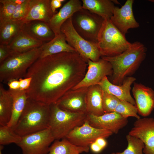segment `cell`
I'll return each mask as SVG.
<instances>
[{
	"mask_svg": "<svg viewBox=\"0 0 154 154\" xmlns=\"http://www.w3.org/2000/svg\"><path fill=\"white\" fill-rule=\"evenodd\" d=\"M133 0H127L121 7L115 6L110 20L114 25L124 35L130 29L138 28L139 23L134 16Z\"/></svg>",
	"mask_w": 154,
	"mask_h": 154,
	"instance_id": "4fadbf2b",
	"label": "cell"
},
{
	"mask_svg": "<svg viewBox=\"0 0 154 154\" xmlns=\"http://www.w3.org/2000/svg\"><path fill=\"white\" fill-rule=\"evenodd\" d=\"M43 44L42 41L31 37L22 30L8 46L12 53H21L40 47Z\"/></svg>",
	"mask_w": 154,
	"mask_h": 154,
	"instance_id": "603a6c76",
	"label": "cell"
},
{
	"mask_svg": "<svg viewBox=\"0 0 154 154\" xmlns=\"http://www.w3.org/2000/svg\"><path fill=\"white\" fill-rule=\"evenodd\" d=\"M87 63L76 52L39 58L24 77L31 78L26 90L28 98L49 105L55 104L83 78Z\"/></svg>",
	"mask_w": 154,
	"mask_h": 154,
	"instance_id": "6da1fadb",
	"label": "cell"
},
{
	"mask_svg": "<svg viewBox=\"0 0 154 154\" xmlns=\"http://www.w3.org/2000/svg\"><path fill=\"white\" fill-rule=\"evenodd\" d=\"M20 82V88L19 89L26 90L29 88L31 81V78L27 77L24 78H21L19 80Z\"/></svg>",
	"mask_w": 154,
	"mask_h": 154,
	"instance_id": "d590c367",
	"label": "cell"
},
{
	"mask_svg": "<svg viewBox=\"0 0 154 154\" xmlns=\"http://www.w3.org/2000/svg\"><path fill=\"white\" fill-rule=\"evenodd\" d=\"M102 56H112L121 54L131 43L114 25L110 19H105L97 38Z\"/></svg>",
	"mask_w": 154,
	"mask_h": 154,
	"instance_id": "8992f818",
	"label": "cell"
},
{
	"mask_svg": "<svg viewBox=\"0 0 154 154\" xmlns=\"http://www.w3.org/2000/svg\"><path fill=\"white\" fill-rule=\"evenodd\" d=\"M88 88L71 90L66 93L55 104L63 110L87 114L86 96Z\"/></svg>",
	"mask_w": 154,
	"mask_h": 154,
	"instance_id": "5bb4252c",
	"label": "cell"
},
{
	"mask_svg": "<svg viewBox=\"0 0 154 154\" xmlns=\"http://www.w3.org/2000/svg\"><path fill=\"white\" fill-rule=\"evenodd\" d=\"M80 153H79L78 152H76L74 153L73 154H80Z\"/></svg>",
	"mask_w": 154,
	"mask_h": 154,
	"instance_id": "ee69618b",
	"label": "cell"
},
{
	"mask_svg": "<svg viewBox=\"0 0 154 154\" xmlns=\"http://www.w3.org/2000/svg\"><path fill=\"white\" fill-rule=\"evenodd\" d=\"M120 100L116 96L103 90L102 104L105 114L114 112Z\"/></svg>",
	"mask_w": 154,
	"mask_h": 154,
	"instance_id": "d6a6232c",
	"label": "cell"
},
{
	"mask_svg": "<svg viewBox=\"0 0 154 154\" xmlns=\"http://www.w3.org/2000/svg\"><path fill=\"white\" fill-rule=\"evenodd\" d=\"M55 139L49 127L22 137L17 145L23 154H47Z\"/></svg>",
	"mask_w": 154,
	"mask_h": 154,
	"instance_id": "9c48e42d",
	"label": "cell"
},
{
	"mask_svg": "<svg viewBox=\"0 0 154 154\" xmlns=\"http://www.w3.org/2000/svg\"><path fill=\"white\" fill-rule=\"evenodd\" d=\"M103 90L98 84L88 87L86 96L87 114L99 116L104 114L102 104Z\"/></svg>",
	"mask_w": 154,
	"mask_h": 154,
	"instance_id": "44dd1931",
	"label": "cell"
},
{
	"mask_svg": "<svg viewBox=\"0 0 154 154\" xmlns=\"http://www.w3.org/2000/svg\"><path fill=\"white\" fill-rule=\"evenodd\" d=\"M64 0H50V5L51 9L54 12H57L56 9L60 7L62 2L64 1Z\"/></svg>",
	"mask_w": 154,
	"mask_h": 154,
	"instance_id": "8d00e7d4",
	"label": "cell"
},
{
	"mask_svg": "<svg viewBox=\"0 0 154 154\" xmlns=\"http://www.w3.org/2000/svg\"><path fill=\"white\" fill-rule=\"evenodd\" d=\"M60 32L65 35L68 43L87 63L88 60L96 62L100 58L102 55L98 43L88 41L81 37L74 29L71 18L62 24Z\"/></svg>",
	"mask_w": 154,
	"mask_h": 154,
	"instance_id": "52a82bcc",
	"label": "cell"
},
{
	"mask_svg": "<svg viewBox=\"0 0 154 154\" xmlns=\"http://www.w3.org/2000/svg\"><path fill=\"white\" fill-rule=\"evenodd\" d=\"M127 142V147L123 151L117 152L116 154H144V144L139 139L129 134L126 136Z\"/></svg>",
	"mask_w": 154,
	"mask_h": 154,
	"instance_id": "f546056e",
	"label": "cell"
},
{
	"mask_svg": "<svg viewBox=\"0 0 154 154\" xmlns=\"http://www.w3.org/2000/svg\"><path fill=\"white\" fill-rule=\"evenodd\" d=\"M82 8V1L70 0L53 16L48 24L55 36L61 33L60 28L62 24L75 13Z\"/></svg>",
	"mask_w": 154,
	"mask_h": 154,
	"instance_id": "ac0fdd59",
	"label": "cell"
},
{
	"mask_svg": "<svg viewBox=\"0 0 154 154\" xmlns=\"http://www.w3.org/2000/svg\"><path fill=\"white\" fill-rule=\"evenodd\" d=\"M23 31L33 38L43 42L52 39L55 35L48 23L35 20L24 23Z\"/></svg>",
	"mask_w": 154,
	"mask_h": 154,
	"instance_id": "ffe728a7",
	"label": "cell"
},
{
	"mask_svg": "<svg viewBox=\"0 0 154 154\" xmlns=\"http://www.w3.org/2000/svg\"><path fill=\"white\" fill-rule=\"evenodd\" d=\"M12 2L14 3L16 5L22 4L27 0H11Z\"/></svg>",
	"mask_w": 154,
	"mask_h": 154,
	"instance_id": "60d3db41",
	"label": "cell"
},
{
	"mask_svg": "<svg viewBox=\"0 0 154 154\" xmlns=\"http://www.w3.org/2000/svg\"><path fill=\"white\" fill-rule=\"evenodd\" d=\"M129 134L141 140L144 144V154H154V118L137 119Z\"/></svg>",
	"mask_w": 154,
	"mask_h": 154,
	"instance_id": "7c38bea8",
	"label": "cell"
},
{
	"mask_svg": "<svg viewBox=\"0 0 154 154\" xmlns=\"http://www.w3.org/2000/svg\"><path fill=\"white\" fill-rule=\"evenodd\" d=\"M22 137L14 131L13 128L7 125L0 126V145H4L12 143L17 145Z\"/></svg>",
	"mask_w": 154,
	"mask_h": 154,
	"instance_id": "f1b7e54d",
	"label": "cell"
},
{
	"mask_svg": "<svg viewBox=\"0 0 154 154\" xmlns=\"http://www.w3.org/2000/svg\"><path fill=\"white\" fill-rule=\"evenodd\" d=\"M16 7L11 0H0V23L11 20Z\"/></svg>",
	"mask_w": 154,
	"mask_h": 154,
	"instance_id": "1f68e13d",
	"label": "cell"
},
{
	"mask_svg": "<svg viewBox=\"0 0 154 154\" xmlns=\"http://www.w3.org/2000/svg\"><path fill=\"white\" fill-rule=\"evenodd\" d=\"M30 0H27L25 3L16 5V8L11 20L22 21L28 14L30 9Z\"/></svg>",
	"mask_w": 154,
	"mask_h": 154,
	"instance_id": "836d02e7",
	"label": "cell"
},
{
	"mask_svg": "<svg viewBox=\"0 0 154 154\" xmlns=\"http://www.w3.org/2000/svg\"><path fill=\"white\" fill-rule=\"evenodd\" d=\"M24 24L22 21L11 20L0 23V44L8 45L23 30Z\"/></svg>",
	"mask_w": 154,
	"mask_h": 154,
	"instance_id": "4316f807",
	"label": "cell"
},
{
	"mask_svg": "<svg viewBox=\"0 0 154 154\" xmlns=\"http://www.w3.org/2000/svg\"><path fill=\"white\" fill-rule=\"evenodd\" d=\"M12 53L8 45L0 44V64Z\"/></svg>",
	"mask_w": 154,
	"mask_h": 154,
	"instance_id": "e575fe53",
	"label": "cell"
},
{
	"mask_svg": "<svg viewBox=\"0 0 154 154\" xmlns=\"http://www.w3.org/2000/svg\"><path fill=\"white\" fill-rule=\"evenodd\" d=\"M41 47L21 53H13L0 64V82H9L24 78L30 67L39 58Z\"/></svg>",
	"mask_w": 154,
	"mask_h": 154,
	"instance_id": "277c9868",
	"label": "cell"
},
{
	"mask_svg": "<svg viewBox=\"0 0 154 154\" xmlns=\"http://www.w3.org/2000/svg\"><path fill=\"white\" fill-rule=\"evenodd\" d=\"M3 149V146L2 145H0V154H2V150Z\"/></svg>",
	"mask_w": 154,
	"mask_h": 154,
	"instance_id": "b9f144b4",
	"label": "cell"
},
{
	"mask_svg": "<svg viewBox=\"0 0 154 154\" xmlns=\"http://www.w3.org/2000/svg\"><path fill=\"white\" fill-rule=\"evenodd\" d=\"M135 80V78L128 76L125 78L121 85H117L111 83L106 76L98 84L103 90L114 96L120 100L127 101L135 105V100L132 97L130 92L131 86Z\"/></svg>",
	"mask_w": 154,
	"mask_h": 154,
	"instance_id": "e0dca14e",
	"label": "cell"
},
{
	"mask_svg": "<svg viewBox=\"0 0 154 154\" xmlns=\"http://www.w3.org/2000/svg\"><path fill=\"white\" fill-rule=\"evenodd\" d=\"M113 134L108 130L92 126L86 119L82 125L74 129L65 138L76 146L89 147L98 138L106 139Z\"/></svg>",
	"mask_w": 154,
	"mask_h": 154,
	"instance_id": "30bf717a",
	"label": "cell"
},
{
	"mask_svg": "<svg viewBox=\"0 0 154 154\" xmlns=\"http://www.w3.org/2000/svg\"><path fill=\"white\" fill-rule=\"evenodd\" d=\"M132 92L138 114L144 117L149 115L154 109V91L141 84L135 82Z\"/></svg>",
	"mask_w": 154,
	"mask_h": 154,
	"instance_id": "2e32d148",
	"label": "cell"
},
{
	"mask_svg": "<svg viewBox=\"0 0 154 154\" xmlns=\"http://www.w3.org/2000/svg\"><path fill=\"white\" fill-rule=\"evenodd\" d=\"M146 51L143 44L136 41L131 43L130 47L121 54L112 56H102L112 66V83L121 85L127 76L133 73L144 60Z\"/></svg>",
	"mask_w": 154,
	"mask_h": 154,
	"instance_id": "7a4b0ae2",
	"label": "cell"
},
{
	"mask_svg": "<svg viewBox=\"0 0 154 154\" xmlns=\"http://www.w3.org/2000/svg\"><path fill=\"white\" fill-rule=\"evenodd\" d=\"M89 147H81L72 144L66 138L55 140L50 145L47 154H73L88 152Z\"/></svg>",
	"mask_w": 154,
	"mask_h": 154,
	"instance_id": "83f0119b",
	"label": "cell"
},
{
	"mask_svg": "<svg viewBox=\"0 0 154 154\" xmlns=\"http://www.w3.org/2000/svg\"><path fill=\"white\" fill-rule=\"evenodd\" d=\"M13 99L12 94L0 84V125H7L12 116Z\"/></svg>",
	"mask_w": 154,
	"mask_h": 154,
	"instance_id": "d4e9b609",
	"label": "cell"
},
{
	"mask_svg": "<svg viewBox=\"0 0 154 154\" xmlns=\"http://www.w3.org/2000/svg\"><path fill=\"white\" fill-rule=\"evenodd\" d=\"M50 105L28 98L16 125L15 132L21 137L49 128Z\"/></svg>",
	"mask_w": 154,
	"mask_h": 154,
	"instance_id": "3957f363",
	"label": "cell"
},
{
	"mask_svg": "<svg viewBox=\"0 0 154 154\" xmlns=\"http://www.w3.org/2000/svg\"><path fill=\"white\" fill-rule=\"evenodd\" d=\"M49 127L55 139L65 138L76 128L86 120L87 114L70 112L59 108L56 104L50 105Z\"/></svg>",
	"mask_w": 154,
	"mask_h": 154,
	"instance_id": "5b68a950",
	"label": "cell"
},
{
	"mask_svg": "<svg viewBox=\"0 0 154 154\" xmlns=\"http://www.w3.org/2000/svg\"><path fill=\"white\" fill-rule=\"evenodd\" d=\"M8 90L12 96L13 103L11 118L7 125L13 128L17 124L25 107L28 97L26 90Z\"/></svg>",
	"mask_w": 154,
	"mask_h": 154,
	"instance_id": "484cf974",
	"label": "cell"
},
{
	"mask_svg": "<svg viewBox=\"0 0 154 154\" xmlns=\"http://www.w3.org/2000/svg\"><path fill=\"white\" fill-rule=\"evenodd\" d=\"M71 19L74 29L81 37L88 41L97 43L98 35L104 18L82 8L75 13Z\"/></svg>",
	"mask_w": 154,
	"mask_h": 154,
	"instance_id": "ba28073f",
	"label": "cell"
},
{
	"mask_svg": "<svg viewBox=\"0 0 154 154\" xmlns=\"http://www.w3.org/2000/svg\"><path fill=\"white\" fill-rule=\"evenodd\" d=\"M30 9L26 17L22 21L24 23L33 21H40L48 24L54 12L51 9L50 0H30Z\"/></svg>",
	"mask_w": 154,
	"mask_h": 154,
	"instance_id": "d6986e66",
	"label": "cell"
},
{
	"mask_svg": "<svg viewBox=\"0 0 154 154\" xmlns=\"http://www.w3.org/2000/svg\"><path fill=\"white\" fill-rule=\"evenodd\" d=\"M89 147L91 150L95 153H99L103 149L95 141L91 143Z\"/></svg>",
	"mask_w": 154,
	"mask_h": 154,
	"instance_id": "f35d334b",
	"label": "cell"
},
{
	"mask_svg": "<svg viewBox=\"0 0 154 154\" xmlns=\"http://www.w3.org/2000/svg\"><path fill=\"white\" fill-rule=\"evenodd\" d=\"M82 8L102 17L110 19L116 6L112 0H82Z\"/></svg>",
	"mask_w": 154,
	"mask_h": 154,
	"instance_id": "cb8c5ba5",
	"label": "cell"
},
{
	"mask_svg": "<svg viewBox=\"0 0 154 154\" xmlns=\"http://www.w3.org/2000/svg\"><path fill=\"white\" fill-rule=\"evenodd\" d=\"M87 63L88 69L84 78L72 90L98 84L105 77L112 74L111 64L102 58L96 62L88 60Z\"/></svg>",
	"mask_w": 154,
	"mask_h": 154,
	"instance_id": "8fae6325",
	"label": "cell"
},
{
	"mask_svg": "<svg viewBox=\"0 0 154 154\" xmlns=\"http://www.w3.org/2000/svg\"><path fill=\"white\" fill-rule=\"evenodd\" d=\"M111 154H116V153L113 152Z\"/></svg>",
	"mask_w": 154,
	"mask_h": 154,
	"instance_id": "f6af8a7d",
	"label": "cell"
},
{
	"mask_svg": "<svg viewBox=\"0 0 154 154\" xmlns=\"http://www.w3.org/2000/svg\"><path fill=\"white\" fill-rule=\"evenodd\" d=\"M149 1H151V2L154 3V0H149Z\"/></svg>",
	"mask_w": 154,
	"mask_h": 154,
	"instance_id": "7bdbcfd3",
	"label": "cell"
},
{
	"mask_svg": "<svg viewBox=\"0 0 154 154\" xmlns=\"http://www.w3.org/2000/svg\"><path fill=\"white\" fill-rule=\"evenodd\" d=\"M114 112L124 118H128L130 117H135L137 119L140 118L137 114L138 111L136 106L126 101L120 100Z\"/></svg>",
	"mask_w": 154,
	"mask_h": 154,
	"instance_id": "4dcf8cb0",
	"label": "cell"
},
{
	"mask_svg": "<svg viewBox=\"0 0 154 154\" xmlns=\"http://www.w3.org/2000/svg\"><path fill=\"white\" fill-rule=\"evenodd\" d=\"M40 58L63 52H73L75 50L67 42L64 34L61 32L50 41L44 43L41 46Z\"/></svg>",
	"mask_w": 154,
	"mask_h": 154,
	"instance_id": "7402d4cb",
	"label": "cell"
},
{
	"mask_svg": "<svg viewBox=\"0 0 154 154\" xmlns=\"http://www.w3.org/2000/svg\"><path fill=\"white\" fill-rule=\"evenodd\" d=\"M9 89L12 90L19 89L20 88V82L19 80L12 81L7 84Z\"/></svg>",
	"mask_w": 154,
	"mask_h": 154,
	"instance_id": "74e56055",
	"label": "cell"
},
{
	"mask_svg": "<svg viewBox=\"0 0 154 154\" xmlns=\"http://www.w3.org/2000/svg\"><path fill=\"white\" fill-rule=\"evenodd\" d=\"M95 141L103 149L106 147L107 144L106 138L103 137L98 138Z\"/></svg>",
	"mask_w": 154,
	"mask_h": 154,
	"instance_id": "ab89813d",
	"label": "cell"
},
{
	"mask_svg": "<svg viewBox=\"0 0 154 154\" xmlns=\"http://www.w3.org/2000/svg\"><path fill=\"white\" fill-rule=\"evenodd\" d=\"M86 120L91 125L97 128L106 129L117 134L128 123L127 118L113 112L99 116L87 114Z\"/></svg>",
	"mask_w": 154,
	"mask_h": 154,
	"instance_id": "9a60e30c",
	"label": "cell"
}]
</instances>
